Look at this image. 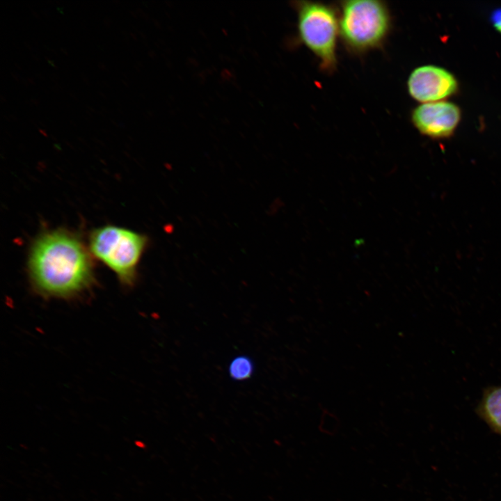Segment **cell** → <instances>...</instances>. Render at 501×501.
<instances>
[{
  "label": "cell",
  "mask_w": 501,
  "mask_h": 501,
  "mask_svg": "<svg viewBox=\"0 0 501 501\" xmlns=\"http://www.w3.org/2000/svg\"><path fill=\"white\" fill-rule=\"evenodd\" d=\"M32 102H33L35 105L38 104V103H39V102L37 101L36 100H34L33 101L32 100Z\"/></svg>",
  "instance_id": "13"
},
{
  "label": "cell",
  "mask_w": 501,
  "mask_h": 501,
  "mask_svg": "<svg viewBox=\"0 0 501 501\" xmlns=\"http://www.w3.org/2000/svg\"><path fill=\"white\" fill-rule=\"evenodd\" d=\"M340 3L339 32L346 47L355 53L380 47L391 28V16L385 2L348 0Z\"/></svg>",
  "instance_id": "3"
},
{
  "label": "cell",
  "mask_w": 501,
  "mask_h": 501,
  "mask_svg": "<svg viewBox=\"0 0 501 501\" xmlns=\"http://www.w3.org/2000/svg\"><path fill=\"white\" fill-rule=\"evenodd\" d=\"M81 237L65 228L47 230L33 241L27 273L32 289L44 299H77L95 284L94 263Z\"/></svg>",
  "instance_id": "1"
},
{
  "label": "cell",
  "mask_w": 501,
  "mask_h": 501,
  "mask_svg": "<svg viewBox=\"0 0 501 501\" xmlns=\"http://www.w3.org/2000/svg\"><path fill=\"white\" fill-rule=\"evenodd\" d=\"M254 371V365L251 359L246 356L234 358L229 365L230 376L237 381L249 379Z\"/></svg>",
  "instance_id": "8"
},
{
  "label": "cell",
  "mask_w": 501,
  "mask_h": 501,
  "mask_svg": "<svg viewBox=\"0 0 501 501\" xmlns=\"http://www.w3.org/2000/svg\"><path fill=\"white\" fill-rule=\"evenodd\" d=\"M299 39L318 59L324 71L331 72L337 65L339 17L331 5L319 1H296Z\"/></svg>",
  "instance_id": "4"
},
{
  "label": "cell",
  "mask_w": 501,
  "mask_h": 501,
  "mask_svg": "<svg viewBox=\"0 0 501 501\" xmlns=\"http://www.w3.org/2000/svg\"><path fill=\"white\" fill-rule=\"evenodd\" d=\"M51 79H52V80H56V81H57V80L58 79V77L56 74H51Z\"/></svg>",
  "instance_id": "11"
},
{
  "label": "cell",
  "mask_w": 501,
  "mask_h": 501,
  "mask_svg": "<svg viewBox=\"0 0 501 501\" xmlns=\"http://www.w3.org/2000/svg\"><path fill=\"white\" fill-rule=\"evenodd\" d=\"M88 241L91 254L109 268L122 285L135 284L138 267L148 244L146 235L107 225L93 230Z\"/></svg>",
  "instance_id": "2"
},
{
  "label": "cell",
  "mask_w": 501,
  "mask_h": 501,
  "mask_svg": "<svg viewBox=\"0 0 501 501\" xmlns=\"http://www.w3.org/2000/svg\"><path fill=\"white\" fill-rule=\"evenodd\" d=\"M457 87V81L452 73L431 65L415 68L407 80L411 97L423 104L445 99L454 94Z\"/></svg>",
  "instance_id": "5"
},
{
  "label": "cell",
  "mask_w": 501,
  "mask_h": 501,
  "mask_svg": "<svg viewBox=\"0 0 501 501\" xmlns=\"http://www.w3.org/2000/svg\"><path fill=\"white\" fill-rule=\"evenodd\" d=\"M475 411L492 431L501 436V385L485 388Z\"/></svg>",
  "instance_id": "7"
},
{
  "label": "cell",
  "mask_w": 501,
  "mask_h": 501,
  "mask_svg": "<svg viewBox=\"0 0 501 501\" xmlns=\"http://www.w3.org/2000/svg\"><path fill=\"white\" fill-rule=\"evenodd\" d=\"M37 76H38V77H40V79H43V77H42V74H40V73L38 74Z\"/></svg>",
  "instance_id": "15"
},
{
  "label": "cell",
  "mask_w": 501,
  "mask_h": 501,
  "mask_svg": "<svg viewBox=\"0 0 501 501\" xmlns=\"http://www.w3.org/2000/svg\"><path fill=\"white\" fill-rule=\"evenodd\" d=\"M461 118L459 108L453 103L435 102L424 103L413 109L411 120L423 135L440 138L450 136Z\"/></svg>",
  "instance_id": "6"
},
{
  "label": "cell",
  "mask_w": 501,
  "mask_h": 501,
  "mask_svg": "<svg viewBox=\"0 0 501 501\" xmlns=\"http://www.w3.org/2000/svg\"><path fill=\"white\" fill-rule=\"evenodd\" d=\"M61 49L65 54H67V52L65 51V49H64L63 48H61Z\"/></svg>",
  "instance_id": "14"
},
{
  "label": "cell",
  "mask_w": 501,
  "mask_h": 501,
  "mask_svg": "<svg viewBox=\"0 0 501 501\" xmlns=\"http://www.w3.org/2000/svg\"><path fill=\"white\" fill-rule=\"evenodd\" d=\"M338 420L329 411H324L321 416L320 428L326 433H333L337 429Z\"/></svg>",
  "instance_id": "9"
},
{
  "label": "cell",
  "mask_w": 501,
  "mask_h": 501,
  "mask_svg": "<svg viewBox=\"0 0 501 501\" xmlns=\"http://www.w3.org/2000/svg\"><path fill=\"white\" fill-rule=\"evenodd\" d=\"M98 66L103 70L106 69L105 66L102 63H99Z\"/></svg>",
  "instance_id": "12"
},
{
  "label": "cell",
  "mask_w": 501,
  "mask_h": 501,
  "mask_svg": "<svg viewBox=\"0 0 501 501\" xmlns=\"http://www.w3.org/2000/svg\"><path fill=\"white\" fill-rule=\"evenodd\" d=\"M491 22L494 28L501 33V8L495 10L491 13Z\"/></svg>",
  "instance_id": "10"
}]
</instances>
